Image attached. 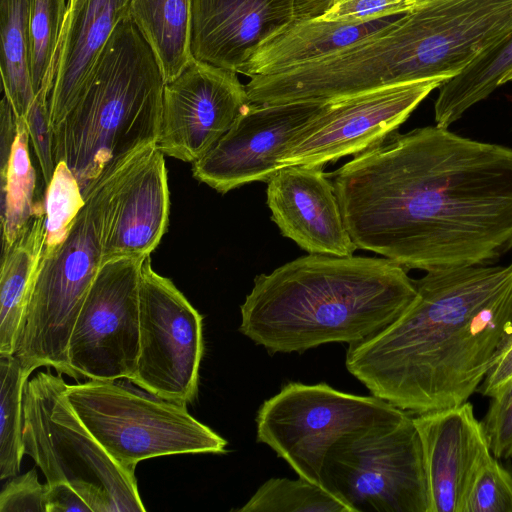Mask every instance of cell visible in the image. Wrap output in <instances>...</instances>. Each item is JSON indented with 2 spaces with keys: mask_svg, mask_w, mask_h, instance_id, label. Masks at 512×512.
I'll list each match as a JSON object with an SVG mask.
<instances>
[{
  "mask_svg": "<svg viewBox=\"0 0 512 512\" xmlns=\"http://www.w3.org/2000/svg\"><path fill=\"white\" fill-rule=\"evenodd\" d=\"M359 249L426 272L493 265L512 250V149L437 125L392 133L334 173Z\"/></svg>",
  "mask_w": 512,
  "mask_h": 512,
  "instance_id": "1",
  "label": "cell"
},
{
  "mask_svg": "<svg viewBox=\"0 0 512 512\" xmlns=\"http://www.w3.org/2000/svg\"><path fill=\"white\" fill-rule=\"evenodd\" d=\"M391 324L349 344L345 365L373 396L413 414L477 391L512 332V263L429 271Z\"/></svg>",
  "mask_w": 512,
  "mask_h": 512,
  "instance_id": "2",
  "label": "cell"
},
{
  "mask_svg": "<svg viewBox=\"0 0 512 512\" xmlns=\"http://www.w3.org/2000/svg\"><path fill=\"white\" fill-rule=\"evenodd\" d=\"M416 295L387 259L308 254L257 275L239 331L270 354L363 341L397 319Z\"/></svg>",
  "mask_w": 512,
  "mask_h": 512,
  "instance_id": "3",
  "label": "cell"
},
{
  "mask_svg": "<svg viewBox=\"0 0 512 512\" xmlns=\"http://www.w3.org/2000/svg\"><path fill=\"white\" fill-rule=\"evenodd\" d=\"M164 79L132 15L115 28L84 89L53 129L56 164L64 161L84 199L135 152L157 144Z\"/></svg>",
  "mask_w": 512,
  "mask_h": 512,
  "instance_id": "4",
  "label": "cell"
},
{
  "mask_svg": "<svg viewBox=\"0 0 512 512\" xmlns=\"http://www.w3.org/2000/svg\"><path fill=\"white\" fill-rule=\"evenodd\" d=\"M130 157L98 182L66 240L41 258L13 354L29 376L45 366L78 380L69 366V339L103 264L107 209Z\"/></svg>",
  "mask_w": 512,
  "mask_h": 512,
  "instance_id": "5",
  "label": "cell"
},
{
  "mask_svg": "<svg viewBox=\"0 0 512 512\" xmlns=\"http://www.w3.org/2000/svg\"><path fill=\"white\" fill-rule=\"evenodd\" d=\"M67 384L50 368L24 390V453L48 484L66 483L92 512H143L135 473L120 466L90 434L69 405Z\"/></svg>",
  "mask_w": 512,
  "mask_h": 512,
  "instance_id": "6",
  "label": "cell"
},
{
  "mask_svg": "<svg viewBox=\"0 0 512 512\" xmlns=\"http://www.w3.org/2000/svg\"><path fill=\"white\" fill-rule=\"evenodd\" d=\"M65 395L90 434L132 473L149 458L227 452V441L191 416L186 403L117 380L67 384Z\"/></svg>",
  "mask_w": 512,
  "mask_h": 512,
  "instance_id": "7",
  "label": "cell"
},
{
  "mask_svg": "<svg viewBox=\"0 0 512 512\" xmlns=\"http://www.w3.org/2000/svg\"><path fill=\"white\" fill-rule=\"evenodd\" d=\"M321 485L351 512H428L423 453L413 418L374 425L329 450Z\"/></svg>",
  "mask_w": 512,
  "mask_h": 512,
  "instance_id": "8",
  "label": "cell"
},
{
  "mask_svg": "<svg viewBox=\"0 0 512 512\" xmlns=\"http://www.w3.org/2000/svg\"><path fill=\"white\" fill-rule=\"evenodd\" d=\"M406 415L373 395L342 392L326 383L291 382L260 406L256 435L299 477L321 485L324 460L341 438Z\"/></svg>",
  "mask_w": 512,
  "mask_h": 512,
  "instance_id": "9",
  "label": "cell"
},
{
  "mask_svg": "<svg viewBox=\"0 0 512 512\" xmlns=\"http://www.w3.org/2000/svg\"><path fill=\"white\" fill-rule=\"evenodd\" d=\"M140 347L129 380L161 398L192 402L204 351L203 318L174 283L155 272L147 256L139 286Z\"/></svg>",
  "mask_w": 512,
  "mask_h": 512,
  "instance_id": "10",
  "label": "cell"
},
{
  "mask_svg": "<svg viewBox=\"0 0 512 512\" xmlns=\"http://www.w3.org/2000/svg\"><path fill=\"white\" fill-rule=\"evenodd\" d=\"M146 257L102 264L77 316L68 346L77 377L130 380L140 347L139 286Z\"/></svg>",
  "mask_w": 512,
  "mask_h": 512,
  "instance_id": "11",
  "label": "cell"
},
{
  "mask_svg": "<svg viewBox=\"0 0 512 512\" xmlns=\"http://www.w3.org/2000/svg\"><path fill=\"white\" fill-rule=\"evenodd\" d=\"M446 81H414L326 101L292 139L279 160V168L323 167L377 145Z\"/></svg>",
  "mask_w": 512,
  "mask_h": 512,
  "instance_id": "12",
  "label": "cell"
},
{
  "mask_svg": "<svg viewBox=\"0 0 512 512\" xmlns=\"http://www.w3.org/2000/svg\"><path fill=\"white\" fill-rule=\"evenodd\" d=\"M238 73L192 59L165 83L157 147L194 163L230 129L251 103Z\"/></svg>",
  "mask_w": 512,
  "mask_h": 512,
  "instance_id": "13",
  "label": "cell"
},
{
  "mask_svg": "<svg viewBox=\"0 0 512 512\" xmlns=\"http://www.w3.org/2000/svg\"><path fill=\"white\" fill-rule=\"evenodd\" d=\"M326 101L250 103L230 129L193 163V177L225 194L252 182H267L292 139Z\"/></svg>",
  "mask_w": 512,
  "mask_h": 512,
  "instance_id": "14",
  "label": "cell"
},
{
  "mask_svg": "<svg viewBox=\"0 0 512 512\" xmlns=\"http://www.w3.org/2000/svg\"><path fill=\"white\" fill-rule=\"evenodd\" d=\"M412 418L422 447L428 512H463L474 474L492 454L473 405L466 401Z\"/></svg>",
  "mask_w": 512,
  "mask_h": 512,
  "instance_id": "15",
  "label": "cell"
},
{
  "mask_svg": "<svg viewBox=\"0 0 512 512\" xmlns=\"http://www.w3.org/2000/svg\"><path fill=\"white\" fill-rule=\"evenodd\" d=\"M169 213L164 154L154 144L131 156L113 193L106 213L103 263L150 256L167 231Z\"/></svg>",
  "mask_w": 512,
  "mask_h": 512,
  "instance_id": "16",
  "label": "cell"
},
{
  "mask_svg": "<svg viewBox=\"0 0 512 512\" xmlns=\"http://www.w3.org/2000/svg\"><path fill=\"white\" fill-rule=\"evenodd\" d=\"M267 206L283 236L310 254L351 256L354 244L323 167L287 166L268 181Z\"/></svg>",
  "mask_w": 512,
  "mask_h": 512,
  "instance_id": "17",
  "label": "cell"
},
{
  "mask_svg": "<svg viewBox=\"0 0 512 512\" xmlns=\"http://www.w3.org/2000/svg\"><path fill=\"white\" fill-rule=\"evenodd\" d=\"M295 0H192V57L237 73L270 36L294 19Z\"/></svg>",
  "mask_w": 512,
  "mask_h": 512,
  "instance_id": "18",
  "label": "cell"
},
{
  "mask_svg": "<svg viewBox=\"0 0 512 512\" xmlns=\"http://www.w3.org/2000/svg\"><path fill=\"white\" fill-rule=\"evenodd\" d=\"M131 0H69L49 97L53 129L75 105Z\"/></svg>",
  "mask_w": 512,
  "mask_h": 512,
  "instance_id": "19",
  "label": "cell"
},
{
  "mask_svg": "<svg viewBox=\"0 0 512 512\" xmlns=\"http://www.w3.org/2000/svg\"><path fill=\"white\" fill-rule=\"evenodd\" d=\"M401 15L362 23L293 19L266 39L237 73L249 78L273 75L323 58L379 33Z\"/></svg>",
  "mask_w": 512,
  "mask_h": 512,
  "instance_id": "20",
  "label": "cell"
},
{
  "mask_svg": "<svg viewBox=\"0 0 512 512\" xmlns=\"http://www.w3.org/2000/svg\"><path fill=\"white\" fill-rule=\"evenodd\" d=\"M44 200L24 234L2 251L0 272V354L13 355L20 324L37 276L44 246Z\"/></svg>",
  "mask_w": 512,
  "mask_h": 512,
  "instance_id": "21",
  "label": "cell"
},
{
  "mask_svg": "<svg viewBox=\"0 0 512 512\" xmlns=\"http://www.w3.org/2000/svg\"><path fill=\"white\" fill-rule=\"evenodd\" d=\"M191 9L192 0H131V15L152 48L165 83L193 59Z\"/></svg>",
  "mask_w": 512,
  "mask_h": 512,
  "instance_id": "22",
  "label": "cell"
},
{
  "mask_svg": "<svg viewBox=\"0 0 512 512\" xmlns=\"http://www.w3.org/2000/svg\"><path fill=\"white\" fill-rule=\"evenodd\" d=\"M512 81V34L444 82L434 104L436 125L448 128L497 87Z\"/></svg>",
  "mask_w": 512,
  "mask_h": 512,
  "instance_id": "23",
  "label": "cell"
},
{
  "mask_svg": "<svg viewBox=\"0 0 512 512\" xmlns=\"http://www.w3.org/2000/svg\"><path fill=\"white\" fill-rule=\"evenodd\" d=\"M30 6L31 0H0L2 87L18 119L26 116L35 97L30 76Z\"/></svg>",
  "mask_w": 512,
  "mask_h": 512,
  "instance_id": "24",
  "label": "cell"
},
{
  "mask_svg": "<svg viewBox=\"0 0 512 512\" xmlns=\"http://www.w3.org/2000/svg\"><path fill=\"white\" fill-rule=\"evenodd\" d=\"M17 119V135L7 168L1 174L2 251L9 249L26 231L38 200L36 172L29 153L25 119Z\"/></svg>",
  "mask_w": 512,
  "mask_h": 512,
  "instance_id": "25",
  "label": "cell"
},
{
  "mask_svg": "<svg viewBox=\"0 0 512 512\" xmlns=\"http://www.w3.org/2000/svg\"><path fill=\"white\" fill-rule=\"evenodd\" d=\"M29 375L14 355L0 354V478L15 476L24 456V390Z\"/></svg>",
  "mask_w": 512,
  "mask_h": 512,
  "instance_id": "26",
  "label": "cell"
},
{
  "mask_svg": "<svg viewBox=\"0 0 512 512\" xmlns=\"http://www.w3.org/2000/svg\"><path fill=\"white\" fill-rule=\"evenodd\" d=\"M239 512H351L323 486L304 478L265 481Z\"/></svg>",
  "mask_w": 512,
  "mask_h": 512,
  "instance_id": "27",
  "label": "cell"
},
{
  "mask_svg": "<svg viewBox=\"0 0 512 512\" xmlns=\"http://www.w3.org/2000/svg\"><path fill=\"white\" fill-rule=\"evenodd\" d=\"M69 0H31L29 20L30 76L34 93L54 81Z\"/></svg>",
  "mask_w": 512,
  "mask_h": 512,
  "instance_id": "28",
  "label": "cell"
},
{
  "mask_svg": "<svg viewBox=\"0 0 512 512\" xmlns=\"http://www.w3.org/2000/svg\"><path fill=\"white\" fill-rule=\"evenodd\" d=\"M43 200L45 257L66 240L86 203L77 178L64 161L57 162Z\"/></svg>",
  "mask_w": 512,
  "mask_h": 512,
  "instance_id": "29",
  "label": "cell"
},
{
  "mask_svg": "<svg viewBox=\"0 0 512 512\" xmlns=\"http://www.w3.org/2000/svg\"><path fill=\"white\" fill-rule=\"evenodd\" d=\"M463 512H512V473L493 454L475 472Z\"/></svg>",
  "mask_w": 512,
  "mask_h": 512,
  "instance_id": "30",
  "label": "cell"
},
{
  "mask_svg": "<svg viewBox=\"0 0 512 512\" xmlns=\"http://www.w3.org/2000/svg\"><path fill=\"white\" fill-rule=\"evenodd\" d=\"M53 81H47L38 93L24 117L29 139L37 157L45 187L56 168L54 134L49 113V97Z\"/></svg>",
  "mask_w": 512,
  "mask_h": 512,
  "instance_id": "31",
  "label": "cell"
},
{
  "mask_svg": "<svg viewBox=\"0 0 512 512\" xmlns=\"http://www.w3.org/2000/svg\"><path fill=\"white\" fill-rule=\"evenodd\" d=\"M481 423L493 456L497 459L512 458V382L491 397Z\"/></svg>",
  "mask_w": 512,
  "mask_h": 512,
  "instance_id": "32",
  "label": "cell"
},
{
  "mask_svg": "<svg viewBox=\"0 0 512 512\" xmlns=\"http://www.w3.org/2000/svg\"><path fill=\"white\" fill-rule=\"evenodd\" d=\"M416 0H339L322 16L321 20L343 23L368 22L409 11Z\"/></svg>",
  "mask_w": 512,
  "mask_h": 512,
  "instance_id": "33",
  "label": "cell"
},
{
  "mask_svg": "<svg viewBox=\"0 0 512 512\" xmlns=\"http://www.w3.org/2000/svg\"><path fill=\"white\" fill-rule=\"evenodd\" d=\"M48 485L41 484L35 469L10 480L0 494L1 512H47Z\"/></svg>",
  "mask_w": 512,
  "mask_h": 512,
  "instance_id": "34",
  "label": "cell"
},
{
  "mask_svg": "<svg viewBox=\"0 0 512 512\" xmlns=\"http://www.w3.org/2000/svg\"><path fill=\"white\" fill-rule=\"evenodd\" d=\"M512 382V332L500 348L497 359L479 387L487 397H493Z\"/></svg>",
  "mask_w": 512,
  "mask_h": 512,
  "instance_id": "35",
  "label": "cell"
},
{
  "mask_svg": "<svg viewBox=\"0 0 512 512\" xmlns=\"http://www.w3.org/2000/svg\"><path fill=\"white\" fill-rule=\"evenodd\" d=\"M47 485V512H92L86 501L68 484L59 482Z\"/></svg>",
  "mask_w": 512,
  "mask_h": 512,
  "instance_id": "36",
  "label": "cell"
},
{
  "mask_svg": "<svg viewBox=\"0 0 512 512\" xmlns=\"http://www.w3.org/2000/svg\"><path fill=\"white\" fill-rule=\"evenodd\" d=\"M17 135V119L9 101L3 96L0 103V175L7 168Z\"/></svg>",
  "mask_w": 512,
  "mask_h": 512,
  "instance_id": "37",
  "label": "cell"
},
{
  "mask_svg": "<svg viewBox=\"0 0 512 512\" xmlns=\"http://www.w3.org/2000/svg\"><path fill=\"white\" fill-rule=\"evenodd\" d=\"M339 0H295L294 19L319 18Z\"/></svg>",
  "mask_w": 512,
  "mask_h": 512,
  "instance_id": "38",
  "label": "cell"
},
{
  "mask_svg": "<svg viewBox=\"0 0 512 512\" xmlns=\"http://www.w3.org/2000/svg\"><path fill=\"white\" fill-rule=\"evenodd\" d=\"M512 263V262H511Z\"/></svg>",
  "mask_w": 512,
  "mask_h": 512,
  "instance_id": "39",
  "label": "cell"
}]
</instances>
